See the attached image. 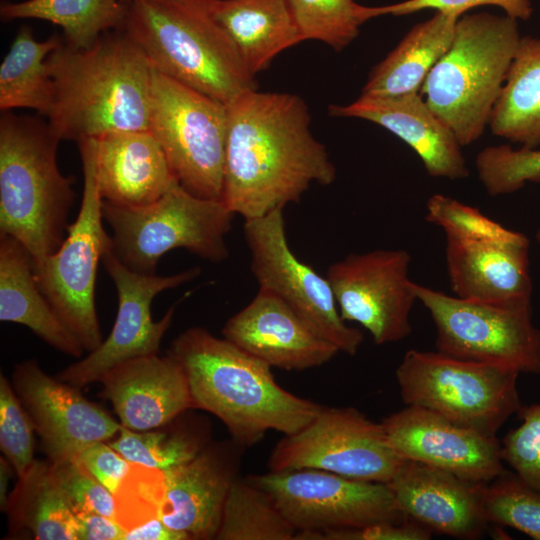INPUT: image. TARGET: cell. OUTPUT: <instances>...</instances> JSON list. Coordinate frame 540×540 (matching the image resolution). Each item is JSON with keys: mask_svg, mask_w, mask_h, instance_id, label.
I'll return each mask as SVG.
<instances>
[{"mask_svg": "<svg viewBox=\"0 0 540 540\" xmlns=\"http://www.w3.org/2000/svg\"><path fill=\"white\" fill-rule=\"evenodd\" d=\"M227 115L221 200L235 215L262 217L299 202L313 183L335 181L336 168L298 95L249 90L227 104Z\"/></svg>", "mask_w": 540, "mask_h": 540, "instance_id": "6da1fadb", "label": "cell"}, {"mask_svg": "<svg viewBox=\"0 0 540 540\" xmlns=\"http://www.w3.org/2000/svg\"><path fill=\"white\" fill-rule=\"evenodd\" d=\"M46 62L54 83L48 124L60 141L150 130L153 66L123 29L89 48L63 41Z\"/></svg>", "mask_w": 540, "mask_h": 540, "instance_id": "7a4b0ae2", "label": "cell"}, {"mask_svg": "<svg viewBox=\"0 0 540 540\" xmlns=\"http://www.w3.org/2000/svg\"><path fill=\"white\" fill-rule=\"evenodd\" d=\"M167 354L185 373L194 409L216 416L244 448L270 430L298 432L323 407L282 388L272 367L205 328L191 327L179 334Z\"/></svg>", "mask_w": 540, "mask_h": 540, "instance_id": "3957f363", "label": "cell"}, {"mask_svg": "<svg viewBox=\"0 0 540 540\" xmlns=\"http://www.w3.org/2000/svg\"><path fill=\"white\" fill-rule=\"evenodd\" d=\"M121 29L155 70L226 105L258 87L211 0H138Z\"/></svg>", "mask_w": 540, "mask_h": 540, "instance_id": "277c9868", "label": "cell"}, {"mask_svg": "<svg viewBox=\"0 0 540 540\" xmlns=\"http://www.w3.org/2000/svg\"><path fill=\"white\" fill-rule=\"evenodd\" d=\"M59 142L48 122L2 112L0 234L18 240L33 262L60 247L74 203L73 180L57 165Z\"/></svg>", "mask_w": 540, "mask_h": 540, "instance_id": "5b68a950", "label": "cell"}, {"mask_svg": "<svg viewBox=\"0 0 540 540\" xmlns=\"http://www.w3.org/2000/svg\"><path fill=\"white\" fill-rule=\"evenodd\" d=\"M520 39L518 20L510 16L462 15L451 46L426 77L421 96L462 147L489 125Z\"/></svg>", "mask_w": 540, "mask_h": 540, "instance_id": "8992f818", "label": "cell"}, {"mask_svg": "<svg viewBox=\"0 0 540 540\" xmlns=\"http://www.w3.org/2000/svg\"><path fill=\"white\" fill-rule=\"evenodd\" d=\"M102 212L115 255L135 272L156 274L160 258L176 248L213 263L229 256L225 238L235 214L222 200L197 197L179 183L144 206L103 200Z\"/></svg>", "mask_w": 540, "mask_h": 540, "instance_id": "52a82bcc", "label": "cell"}, {"mask_svg": "<svg viewBox=\"0 0 540 540\" xmlns=\"http://www.w3.org/2000/svg\"><path fill=\"white\" fill-rule=\"evenodd\" d=\"M395 376L407 406L427 409L490 436H496L522 406L517 388L519 372L439 351H406Z\"/></svg>", "mask_w": 540, "mask_h": 540, "instance_id": "ba28073f", "label": "cell"}, {"mask_svg": "<svg viewBox=\"0 0 540 540\" xmlns=\"http://www.w3.org/2000/svg\"><path fill=\"white\" fill-rule=\"evenodd\" d=\"M83 169V193L76 220L68 225L60 247L33 262L36 282L58 317L84 351L103 341L95 306L98 264L111 243L103 226V199L96 174L97 140L77 142Z\"/></svg>", "mask_w": 540, "mask_h": 540, "instance_id": "9c48e42d", "label": "cell"}, {"mask_svg": "<svg viewBox=\"0 0 540 540\" xmlns=\"http://www.w3.org/2000/svg\"><path fill=\"white\" fill-rule=\"evenodd\" d=\"M227 105L153 68L150 131L178 183L191 194L221 200Z\"/></svg>", "mask_w": 540, "mask_h": 540, "instance_id": "30bf717a", "label": "cell"}, {"mask_svg": "<svg viewBox=\"0 0 540 540\" xmlns=\"http://www.w3.org/2000/svg\"><path fill=\"white\" fill-rule=\"evenodd\" d=\"M436 329L437 351L454 358L540 374V330L531 302L494 304L451 296L413 282Z\"/></svg>", "mask_w": 540, "mask_h": 540, "instance_id": "8fae6325", "label": "cell"}, {"mask_svg": "<svg viewBox=\"0 0 540 540\" xmlns=\"http://www.w3.org/2000/svg\"><path fill=\"white\" fill-rule=\"evenodd\" d=\"M247 478L273 499L297 533L408 519L385 483L317 469L268 471Z\"/></svg>", "mask_w": 540, "mask_h": 540, "instance_id": "7c38bea8", "label": "cell"}, {"mask_svg": "<svg viewBox=\"0 0 540 540\" xmlns=\"http://www.w3.org/2000/svg\"><path fill=\"white\" fill-rule=\"evenodd\" d=\"M404 459L389 446L380 423L353 407H326L304 428L275 445L269 471L317 469L387 484Z\"/></svg>", "mask_w": 540, "mask_h": 540, "instance_id": "4fadbf2b", "label": "cell"}, {"mask_svg": "<svg viewBox=\"0 0 540 540\" xmlns=\"http://www.w3.org/2000/svg\"><path fill=\"white\" fill-rule=\"evenodd\" d=\"M243 230L251 271L259 287L281 298L340 352L355 355L363 342V333L342 319L328 279L290 249L283 208L246 219Z\"/></svg>", "mask_w": 540, "mask_h": 540, "instance_id": "5bb4252c", "label": "cell"}, {"mask_svg": "<svg viewBox=\"0 0 540 540\" xmlns=\"http://www.w3.org/2000/svg\"><path fill=\"white\" fill-rule=\"evenodd\" d=\"M102 263L118 296L116 319L108 337L84 358L63 369L56 377L82 388L118 364L133 358L158 354L178 302L158 321L151 315L153 299L162 291L176 288L196 278L201 269L192 267L169 275L144 274L125 266L115 255L112 243L102 255Z\"/></svg>", "mask_w": 540, "mask_h": 540, "instance_id": "9a60e30c", "label": "cell"}, {"mask_svg": "<svg viewBox=\"0 0 540 540\" xmlns=\"http://www.w3.org/2000/svg\"><path fill=\"white\" fill-rule=\"evenodd\" d=\"M410 263L406 250L377 249L349 254L327 269L342 319L360 324L377 345L411 333L410 313L417 297Z\"/></svg>", "mask_w": 540, "mask_h": 540, "instance_id": "2e32d148", "label": "cell"}, {"mask_svg": "<svg viewBox=\"0 0 540 540\" xmlns=\"http://www.w3.org/2000/svg\"><path fill=\"white\" fill-rule=\"evenodd\" d=\"M11 384L51 463L76 458L89 444L113 439L122 426L81 388L48 375L34 359L15 366Z\"/></svg>", "mask_w": 540, "mask_h": 540, "instance_id": "e0dca14e", "label": "cell"}, {"mask_svg": "<svg viewBox=\"0 0 540 540\" xmlns=\"http://www.w3.org/2000/svg\"><path fill=\"white\" fill-rule=\"evenodd\" d=\"M387 443L404 460L420 462L464 480L488 484L501 475V442L417 406L380 422Z\"/></svg>", "mask_w": 540, "mask_h": 540, "instance_id": "ac0fdd59", "label": "cell"}, {"mask_svg": "<svg viewBox=\"0 0 540 540\" xmlns=\"http://www.w3.org/2000/svg\"><path fill=\"white\" fill-rule=\"evenodd\" d=\"M244 449L232 438L211 441L191 460L164 471L160 519L187 540L216 539Z\"/></svg>", "mask_w": 540, "mask_h": 540, "instance_id": "d6986e66", "label": "cell"}, {"mask_svg": "<svg viewBox=\"0 0 540 540\" xmlns=\"http://www.w3.org/2000/svg\"><path fill=\"white\" fill-rule=\"evenodd\" d=\"M222 334L270 367L288 371L319 367L340 352L281 298L260 287L254 298L226 321Z\"/></svg>", "mask_w": 540, "mask_h": 540, "instance_id": "ffe728a7", "label": "cell"}, {"mask_svg": "<svg viewBox=\"0 0 540 540\" xmlns=\"http://www.w3.org/2000/svg\"><path fill=\"white\" fill-rule=\"evenodd\" d=\"M485 485L411 460H404L387 483L407 518L458 539H477L485 532L489 524L482 505Z\"/></svg>", "mask_w": 540, "mask_h": 540, "instance_id": "44dd1931", "label": "cell"}, {"mask_svg": "<svg viewBox=\"0 0 540 540\" xmlns=\"http://www.w3.org/2000/svg\"><path fill=\"white\" fill-rule=\"evenodd\" d=\"M328 111L333 117L359 118L385 128L417 154L432 177L458 180L469 175L462 145L419 92L393 97L360 95L347 105L332 104Z\"/></svg>", "mask_w": 540, "mask_h": 540, "instance_id": "7402d4cb", "label": "cell"}, {"mask_svg": "<svg viewBox=\"0 0 540 540\" xmlns=\"http://www.w3.org/2000/svg\"><path fill=\"white\" fill-rule=\"evenodd\" d=\"M98 382L100 395L111 402L120 424L133 431L159 427L194 409L185 373L168 354L125 361Z\"/></svg>", "mask_w": 540, "mask_h": 540, "instance_id": "603a6c76", "label": "cell"}, {"mask_svg": "<svg viewBox=\"0 0 540 540\" xmlns=\"http://www.w3.org/2000/svg\"><path fill=\"white\" fill-rule=\"evenodd\" d=\"M529 239H446L445 259L455 296L494 304L531 302Z\"/></svg>", "mask_w": 540, "mask_h": 540, "instance_id": "cb8c5ba5", "label": "cell"}, {"mask_svg": "<svg viewBox=\"0 0 540 540\" xmlns=\"http://www.w3.org/2000/svg\"><path fill=\"white\" fill-rule=\"evenodd\" d=\"M96 140L97 182L104 201L144 206L178 183L162 146L150 130L110 132Z\"/></svg>", "mask_w": 540, "mask_h": 540, "instance_id": "d4e9b609", "label": "cell"}, {"mask_svg": "<svg viewBox=\"0 0 540 540\" xmlns=\"http://www.w3.org/2000/svg\"><path fill=\"white\" fill-rule=\"evenodd\" d=\"M0 320L24 325L59 352L80 358L84 349L40 290L28 250L0 234Z\"/></svg>", "mask_w": 540, "mask_h": 540, "instance_id": "484cf974", "label": "cell"}, {"mask_svg": "<svg viewBox=\"0 0 540 540\" xmlns=\"http://www.w3.org/2000/svg\"><path fill=\"white\" fill-rule=\"evenodd\" d=\"M211 8L253 75L302 42L288 0H211Z\"/></svg>", "mask_w": 540, "mask_h": 540, "instance_id": "4316f807", "label": "cell"}, {"mask_svg": "<svg viewBox=\"0 0 540 540\" xmlns=\"http://www.w3.org/2000/svg\"><path fill=\"white\" fill-rule=\"evenodd\" d=\"M458 18L436 12L414 25L371 70L361 95L393 97L420 92L431 69L451 46Z\"/></svg>", "mask_w": 540, "mask_h": 540, "instance_id": "83f0119b", "label": "cell"}, {"mask_svg": "<svg viewBox=\"0 0 540 540\" xmlns=\"http://www.w3.org/2000/svg\"><path fill=\"white\" fill-rule=\"evenodd\" d=\"M9 539L75 540V517L49 460H34L18 477L3 510Z\"/></svg>", "mask_w": 540, "mask_h": 540, "instance_id": "f1b7e54d", "label": "cell"}, {"mask_svg": "<svg viewBox=\"0 0 540 540\" xmlns=\"http://www.w3.org/2000/svg\"><path fill=\"white\" fill-rule=\"evenodd\" d=\"M489 126L522 147L540 145V38L521 36Z\"/></svg>", "mask_w": 540, "mask_h": 540, "instance_id": "f546056e", "label": "cell"}, {"mask_svg": "<svg viewBox=\"0 0 540 540\" xmlns=\"http://www.w3.org/2000/svg\"><path fill=\"white\" fill-rule=\"evenodd\" d=\"M63 41L57 34L37 41L30 27L19 29L0 66L2 112L30 108L48 117L54 103V83L46 61Z\"/></svg>", "mask_w": 540, "mask_h": 540, "instance_id": "4dcf8cb0", "label": "cell"}, {"mask_svg": "<svg viewBox=\"0 0 540 540\" xmlns=\"http://www.w3.org/2000/svg\"><path fill=\"white\" fill-rule=\"evenodd\" d=\"M127 5L119 0L2 1V21L38 19L62 28L64 42L75 49L91 47L104 33L121 29Z\"/></svg>", "mask_w": 540, "mask_h": 540, "instance_id": "1f68e13d", "label": "cell"}, {"mask_svg": "<svg viewBox=\"0 0 540 540\" xmlns=\"http://www.w3.org/2000/svg\"><path fill=\"white\" fill-rule=\"evenodd\" d=\"M188 411L145 431L121 426L108 443L131 463L167 471L191 460L211 442L209 423Z\"/></svg>", "mask_w": 540, "mask_h": 540, "instance_id": "d6a6232c", "label": "cell"}, {"mask_svg": "<svg viewBox=\"0 0 540 540\" xmlns=\"http://www.w3.org/2000/svg\"><path fill=\"white\" fill-rule=\"evenodd\" d=\"M296 530L273 499L247 477L227 496L217 540H295Z\"/></svg>", "mask_w": 540, "mask_h": 540, "instance_id": "836d02e7", "label": "cell"}, {"mask_svg": "<svg viewBox=\"0 0 540 540\" xmlns=\"http://www.w3.org/2000/svg\"><path fill=\"white\" fill-rule=\"evenodd\" d=\"M303 41L316 40L339 52L359 35L370 20V7L354 0H288Z\"/></svg>", "mask_w": 540, "mask_h": 540, "instance_id": "e575fe53", "label": "cell"}, {"mask_svg": "<svg viewBox=\"0 0 540 540\" xmlns=\"http://www.w3.org/2000/svg\"><path fill=\"white\" fill-rule=\"evenodd\" d=\"M482 505L488 523L511 527L540 540V491L514 472L505 470L484 486Z\"/></svg>", "mask_w": 540, "mask_h": 540, "instance_id": "d590c367", "label": "cell"}, {"mask_svg": "<svg viewBox=\"0 0 540 540\" xmlns=\"http://www.w3.org/2000/svg\"><path fill=\"white\" fill-rule=\"evenodd\" d=\"M475 166L489 195L514 193L527 182H540V149L488 146L478 153Z\"/></svg>", "mask_w": 540, "mask_h": 540, "instance_id": "8d00e7d4", "label": "cell"}, {"mask_svg": "<svg viewBox=\"0 0 540 540\" xmlns=\"http://www.w3.org/2000/svg\"><path fill=\"white\" fill-rule=\"evenodd\" d=\"M165 492V472L132 463L115 491V520L126 532L151 519L160 518Z\"/></svg>", "mask_w": 540, "mask_h": 540, "instance_id": "74e56055", "label": "cell"}, {"mask_svg": "<svg viewBox=\"0 0 540 540\" xmlns=\"http://www.w3.org/2000/svg\"><path fill=\"white\" fill-rule=\"evenodd\" d=\"M425 219L443 229L446 239L459 241H499L515 238L520 232L505 228L477 208L443 195H432L426 204Z\"/></svg>", "mask_w": 540, "mask_h": 540, "instance_id": "f35d334b", "label": "cell"}, {"mask_svg": "<svg viewBox=\"0 0 540 540\" xmlns=\"http://www.w3.org/2000/svg\"><path fill=\"white\" fill-rule=\"evenodd\" d=\"M34 426L11 382L0 376V448L17 476L34 459Z\"/></svg>", "mask_w": 540, "mask_h": 540, "instance_id": "ab89813d", "label": "cell"}, {"mask_svg": "<svg viewBox=\"0 0 540 540\" xmlns=\"http://www.w3.org/2000/svg\"><path fill=\"white\" fill-rule=\"evenodd\" d=\"M521 423L501 441V456L527 485L540 491V402L521 406Z\"/></svg>", "mask_w": 540, "mask_h": 540, "instance_id": "60d3db41", "label": "cell"}, {"mask_svg": "<svg viewBox=\"0 0 540 540\" xmlns=\"http://www.w3.org/2000/svg\"><path fill=\"white\" fill-rule=\"evenodd\" d=\"M51 467L55 481L74 514L95 512L115 519L113 493L103 486L77 457L51 463Z\"/></svg>", "mask_w": 540, "mask_h": 540, "instance_id": "b9f144b4", "label": "cell"}, {"mask_svg": "<svg viewBox=\"0 0 540 540\" xmlns=\"http://www.w3.org/2000/svg\"><path fill=\"white\" fill-rule=\"evenodd\" d=\"M497 6L505 15L516 20L527 21L533 8L530 0H406L385 6L371 7V18L382 15L402 16L425 9H432L449 15L461 17L468 10L478 6Z\"/></svg>", "mask_w": 540, "mask_h": 540, "instance_id": "7bdbcfd3", "label": "cell"}, {"mask_svg": "<svg viewBox=\"0 0 540 540\" xmlns=\"http://www.w3.org/2000/svg\"><path fill=\"white\" fill-rule=\"evenodd\" d=\"M431 535L428 528L408 518L352 529L296 533L295 540H428Z\"/></svg>", "mask_w": 540, "mask_h": 540, "instance_id": "ee69618b", "label": "cell"}, {"mask_svg": "<svg viewBox=\"0 0 540 540\" xmlns=\"http://www.w3.org/2000/svg\"><path fill=\"white\" fill-rule=\"evenodd\" d=\"M77 458L113 494L132 465L108 441H97L89 444L79 452Z\"/></svg>", "mask_w": 540, "mask_h": 540, "instance_id": "f6af8a7d", "label": "cell"}, {"mask_svg": "<svg viewBox=\"0 0 540 540\" xmlns=\"http://www.w3.org/2000/svg\"><path fill=\"white\" fill-rule=\"evenodd\" d=\"M74 517L75 540H123L125 531L113 518L95 512H79Z\"/></svg>", "mask_w": 540, "mask_h": 540, "instance_id": "bcb514c9", "label": "cell"}, {"mask_svg": "<svg viewBox=\"0 0 540 540\" xmlns=\"http://www.w3.org/2000/svg\"><path fill=\"white\" fill-rule=\"evenodd\" d=\"M123 540H187L169 528L160 518L151 519L125 532Z\"/></svg>", "mask_w": 540, "mask_h": 540, "instance_id": "7dc6e473", "label": "cell"}, {"mask_svg": "<svg viewBox=\"0 0 540 540\" xmlns=\"http://www.w3.org/2000/svg\"><path fill=\"white\" fill-rule=\"evenodd\" d=\"M12 472H15L10 462L5 458H0V506L3 511L7 502V483L12 475Z\"/></svg>", "mask_w": 540, "mask_h": 540, "instance_id": "c3c4849f", "label": "cell"}, {"mask_svg": "<svg viewBox=\"0 0 540 540\" xmlns=\"http://www.w3.org/2000/svg\"><path fill=\"white\" fill-rule=\"evenodd\" d=\"M535 237H536V241H537V243H538V245L540 247V227L537 230Z\"/></svg>", "mask_w": 540, "mask_h": 540, "instance_id": "681fc988", "label": "cell"}, {"mask_svg": "<svg viewBox=\"0 0 540 540\" xmlns=\"http://www.w3.org/2000/svg\"><path fill=\"white\" fill-rule=\"evenodd\" d=\"M119 1L127 5L138 0H119Z\"/></svg>", "mask_w": 540, "mask_h": 540, "instance_id": "f907efd6", "label": "cell"}]
</instances>
